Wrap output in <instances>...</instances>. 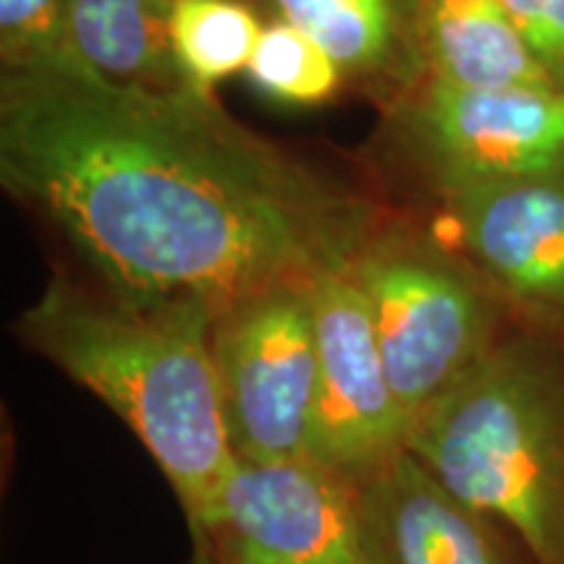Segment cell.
Masks as SVG:
<instances>
[{"label":"cell","mask_w":564,"mask_h":564,"mask_svg":"<svg viewBox=\"0 0 564 564\" xmlns=\"http://www.w3.org/2000/svg\"><path fill=\"white\" fill-rule=\"evenodd\" d=\"M345 274L369 306L408 432L518 322L460 253L405 217L382 212Z\"/></svg>","instance_id":"4"},{"label":"cell","mask_w":564,"mask_h":564,"mask_svg":"<svg viewBox=\"0 0 564 564\" xmlns=\"http://www.w3.org/2000/svg\"><path fill=\"white\" fill-rule=\"evenodd\" d=\"M0 181L110 293L212 314L345 270L382 217L238 123L215 91L112 87L66 61L0 70Z\"/></svg>","instance_id":"1"},{"label":"cell","mask_w":564,"mask_h":564,"mask_svg":"<svg viewBox=\"0 0 564 564\" xmlns=\"http://www.w3.org/2000/svg\"><path fill=\"white\" fill-rule=\"evenodd\" d=\"M173 6L175 0H74L61 61L112 87L144 91L194 87L173 51Z\"/></svg>","instance_id":"12"},{"label":"cell","mask_w":564,"mask_h":564,"mask_svg":"<svg viewBox=\"0 0 564 564\" xmlns=\"http://www.w3.org/2000/svg\"><path fill=\"white\" fill-rule=\"evenodd\" d=\"M212 308L133 301L55 274L13 322L34 356L100 398L144 444L196 520L236 465L209 352Z\"/></svg>","instance_id":"2"},{"label":"cell","mask_w":564,"mask_h":564,"mask_svg":"<svg viewBox=\"0 0 564 564\" xmlns=\"http://www.w3.org/2000/svg\"><path fill=\"white\" fill-rule=\"evenodd\" d=\"M364 564H539L494 514L457 497L400 449L358 481Z\"/></svg>","instance_id":"10"},{"label":"cell","mask_w":564,"mask_h":564,"mask_svg":"<svg viewBox=\"0 0 564 564\" xmlns=\"http://www.w3.org/2000/svg\"><path fill=\"white\" fill-rule=\"evenodd\" d=\"M246 76L264 97L295 108L324 105L345 87L333 55L285 21H264Z\"/></svg>","instance_id":"15"},{"label":"cell","mask_w":564,"mask_h":564,"mask_svg":"<svg viewBox=\"0 0 564 564\" xmlns=\"http://www.w3.org/2000/svg\"><path fill=\"white\" fill-rule=\"evenodd\" d=\"M384 158L436 199L564 171V89L457 87L429 76L384 112Z\"/></svg>","instance_id":"5"},{"label":"cell","mask_w":564,"mask_h":564,"mask_svg":"<svg viewBox=\"0 0 564 564\" xmlns=\"http://www.w3.org/2000/svg\"><path fill=\"white\" fill-rule=\"evenodd\" d=\"M209 352L236 460L308 455L316 394L314 280L278 282L212 314Z\"/></svg>","instance_id":"6"},{"label":"cell","mask_w":564,"mask_h":564,"mask_svg":"<svg viewBox=\"0 0 564 564\" xmlns=\"http://www.w3.org/2000/svg\"><path fill=\"white\" fill-rule=\"evenodd\" d=\"M314 316L316 394L308 457L361 481L405 449L408 426L369 306L345 270L314 280Z\"/></svg>","instance_id":"8"},{"label":"cell","mask_w":564,"mask_h":564,"mask_svg":"<svg viewBox=\"0 0 564 564\" xmlns=\"http://www.w3.org/2000/svg\"><path fill=\"white\" fill-rule=\"evenodd\" d=\"M429 76L457 87H556L497 0H426Z\"/></svg>","instance_id":"13"},{"label":"cell","mask_w":564,"mask_h":564,"mask_svg":"<svg viewBox=\"0 0 564 564\" xmlns=\"http://www.w3.org/2000/svg\"><path fill=\"white\" fill-rule=\"evenodd\" d=\"M449 491L512 528L539 564H564V333L514 322L408 432Z\"/></svg>","instance_id":"3"},{"label":"cell","mask_w":564,"mask_h":564,"mask_svg":"<svg viewBox=\"0 0 564 564\" xmlns=\"http://www.w3.org/2000/svg\"><path fill=\"white\" fill-rule=\"evenodd\" d=\"M455 251L520 322L564 333V171L442 199Z\"/></svg>","instance_id":"9"},{"label":"cell","mask_w":564,"mask_h":564,"mask_svg":"<svg viewBox=\"0 0 564 564\" xmlns=\"http://www.w3.org/2000/svg\"><path fill=\"white\" fill-rule=\"evenodd\" d=\"M188 533L192 564H364L358 478L308 455L236 460Z\"/></svg>","instance_id":"7"},{"label":"cell","mask_w":564,"mask_h":564,"mask_svg":"<svg viewBox=\"0 0 564 564\" xmlns=\"http://www.w3.org/2000/svg\"><path fill=\"white\" fill-rule=\"evenodd\" d=\"M74 0H0V66L37 68L63 58Z\"/></svg>","instance_id":"16"},{"label":"cell","mask_w":564,"mask_h":564,"mask_svg":"<svg viewBox=\"0 0 564 564\" xmlns=\"http://www.w3.org/2000/svg\"><path fill=\"white\" fill-rule=\"evenodd\" d=\"M264 21H285L319 42L345 87L387 112L429 79L426 0H246Z\"/></svg>","instance_id":"11"},{"label":"cell","mask_w":564,"mask_h":564,"mask_svg":"<svg viewBox=\"0 0 564 564\" xmlns=\"http://www.w3.org/2000/svg\"><path fill=\"white\" fill-rule=\"evenodd\" d=\"M497 3L510 17L549 79L564 89V0H497Z\"/></svg>","instance_id":"17"},{"label":"cell","mask_w":564,"mask_h":564,"mask_svg":"<svg viewBox=\"0 0 564 564\" xmlns=\"http://www.w3.org/2000/svg\"><path fill=\"white\" fill-rule=\"evenodd\" d=\"M264 19L246 0H175L171 37L178 66L196 89L246 74Z\"/></svg>","instance_id":"14"}]
</instances>
